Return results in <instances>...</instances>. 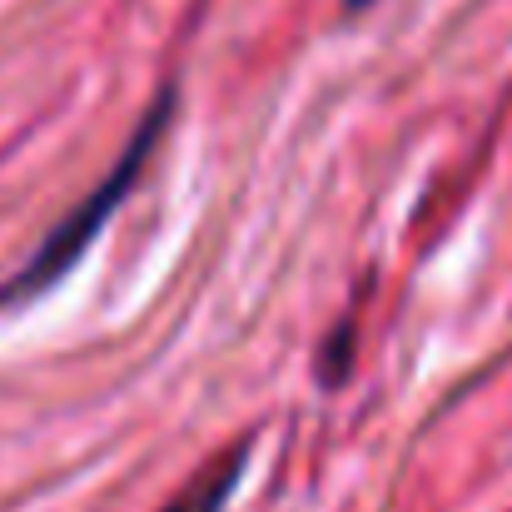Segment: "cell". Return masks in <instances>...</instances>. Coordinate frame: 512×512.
I'll list each match as a JSON object with an SVG mask.
<instances>
[{
  "instance_id": "6da1fadb",
  "label": "cell",
  "mask_w": 512,
  "mask_h": 512,
  "mask_svg": "<svg viewBox=\"0 0 512 512\" xmlns=\"http://www.w3.org/2000/svg\"><path fill=\"white\" fill-rule=\"evenodd\" d=\"M174 105H179V90L165 85V90L150 100V110L140 115L135 135L125 140L115 170L105 174V179L40 239V249L0 284V314H5V309H20V304H30V299H40L45 289H55V284L85 259V249L100 239V229L110 224V214L130 199V189L140 184V170H145L150 155L160 150V140H165V130H170V120H174Z\"/></svg>"
},
{
  "instance_id": "7a4b0ae2",
  "label": "cell",
  "mask_w": 512,
  "mask_h": 512,
  "mask_svg": "<svg viewBox=\"0 0 512 512\" xmlns=\"http://www.w3.org/2000/svg\"><path fill=\"white\" fill-rule=\"evenodd\" d=\"M249 453H254V438H239L234 448H224L184 493H174L170 503L160 512H229V498H234V488L244 483V473H249Z\"/></svg>"
},
{
  "instance_id": "3957f363",
  "label": "cell",
  "mask_w": 512,
  "mask_h": 512,
  "mask_svg": "<svg viewBox=\"0 0 512 512\" xmlns=\"http://www.w3.org/2000/svg\"><path fill=\"white\" fill-rule=\"evenodd\" d=\"M343 5H348V10H363V5H368V0H343Z\"/></svg>"
}]
</instances>
